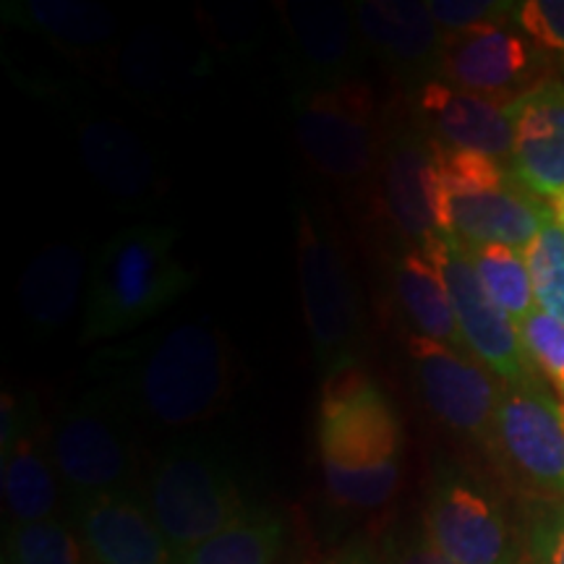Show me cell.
Segmentation results:
<instances>
[{
	"mask_svg": "<svg viewBox=\"0 0 564 564\" xmlns=\"http://www.w3.org/2000/svg\"><path fill=\"white\" fill-rule=\"evenodd\" d=\"M110 390L129 413L162 429L202 426L228 408L236 390V352L209 322H181L110 352Z\"/></svg>",
	"mask_w": 564,
	"mask_h": 564,
	"instance_id": "cell-1",
	"label": "cell"
},
{
	"mask_svg": "<svg viewBox=\"0 0 564 564\" xmlns=\"http://www.w3.org/2000/svg\"><path fill=\"white\" fill-rule=\"evenodd\" d=\"M319 460L329 497L352 510H377L400 484L403 423L398 408L361 366L324 379Z\"/></svg>",
	"mask_w": 564,
	"mask_h": 564,
	"instance_id": "cell-2",
	"label": "cell"
},
{
	"mask_svg": "<svg viewBox=\"0 0 564 564\" xmlns=\"http://www.w3.org/2000/svg\"><path fill=\"white\" fill-rule=\"evenodd\" d=\"M175 225L139 223L100 246L89 267L79 345L131 333L192 291L194 272L175 257Z\"/></svg>",
	"mask_w": 564,
	"mask_h": 564,
	"instance_id": "cell-3",
	"label": "cell"
},
{
	"mask_svg": "<svg viewBox=\"0 0 564 564\" xmlns=\"http://www.w3.org/2000/svg\"><path fill=\"white\" fill-rule=\"evenodd\" d=\"M295 141L316 173L348 192L373 188L384 116L364 79L293 91Z\"/></svg>",
	"mask_w": 564,
	"mask_h": 564,
	"instance_id": "cell-4",
	"label": "cell"
},
{
	"mask_svg": "<svg viewBox=\"0 0 564 564\" xmlns=\"http://www.w3.org/2000/svg\"><path fill=\"white\" fill-rule=\"evenodd\" d=\"M440 160L449 236L465 246L499 243L525 251L552 215L549 202L528 192L505 162L442 144Z\"/></svg>",
	"mask_w": 564,
	"mask_h": 564,
	"instance_id": "cell-5",
	"label": "cell"
},
{
	"mask_svg": "<svg viewBox=\"0 0 564 564\" xmlns=\"http://www.w3.org/2000/svg\"><path fill=\"white\" fill-rule=\"evenodd\" d=\"M295 259L303 316L324 379L358 366L364 319L356 285L333 232L306 204H295Z\"/></svg>",
	"mask_w": 564,
	"mask_h": 564,
	"instance_id": "cell-6",
	"label": "cell"
},
{
	"mask_svg": "<svg viewBox=\"0 0 564 564\" xmlns=\"http://www.w3.org/2000/svg\"><path fill=\"white\" fill-rule=\"evenodd\" d=\"M147 507L178 560L246 518L228 465L199 442L175 444L154 463Z\"/></svg>",
	"mask_w": 564,
	"mask_h": 564,
	"instance_id": "cell-7",
	"label": "cell"
},
{
	"mask_svg": "<svg viewBox=\"0 0 564 564\" xmlns=\"http://www.w3.org/2000/svg\"><path fill=\"white\" fill-rule=\"evenodd\" d=\"M129 408L110 387H95L63 408L47 429V447L74 502L129 491L137 470Z\"/></svg>",
	"mask_w": 564,
	"mask_h": 564,
	"instance_id": "cell-8",
	"label": "cell"
},
{
	"mask_svg": "<svg viewBox=\"0 0 564 564\" xmlns=\"http://www.w3.org/2000/svg\"><path fill=\"white\" fill-rule=\"evenodd\" d=\"M373 194L392 228L411 246L449 236L440 144L421 129L411 110L390 108V116L384 110V141Z\"/></svg>",
	"mask_w": 564,
	"mask_h": 564,
	"instance_id": "cell-9",
	"label": "cell"
},
{
	"mask_svg": "<svg viewBox=\"0 0 564 564\" xmlns=\"http://www.w3.org/2000/svg\"><path fill=\"white\" fill-rule=\"evenodd\" d=\"M415 390L436 421L481 444H494L505 382L468 350L429 337H405Z\"/></svg>",
	"mask_w": 564,
	"mask_h": 564,
	"instance_id": "cell-10",
	"label": "cell"
},
{
	"mask_svg": "<svg viewBox=\"0 0 564 564\" xmlns=\"http://www.w3.org/2000/svg\"><path fill=\"white\" fill-rule=\"evenodd\" d=\"M421 249L436 264L447 285L457 327L470 356H476L505 384L535 382L539 373L528 361L518 324L486 295L468 259V249L455 236H436Z\"/></svg>",
	"mask_w": 564,
	"mask_h": 564,
	"instance_id": "cell-11",
	"label": "cell"
},
{
	"mask_svg": "<svg viewBox=\"0 0 564 564\" xmlns=\"http://www.w3.org/2000/svg\"><path fill=\"white\" fill-rule=\"evenodd\" d=\"M285 37V66L293 91L337 87L361 79L364 42L352 3L340 0H278Z\"/></svg>",
	"mask_w": 564,
	"mask_h": 564,
	"instance_id": "cell-12",
	"label": "cell"
},
{
	"mask_svg": "<svg viewBox=\"0 0 564 564\" xmlns=\"http://www.w3.org/2000/svg\"><path fill=\"white\" fill-rule=\"evenodd\" d=\"M546 55L518 21L444 34L440 82L489 100L512 102L544 82Z\"/></svg>",
	"mask_w": 564,
	"mask_h": 564,
	"instance_id": "cell-13",
	"label": "cell"
},
{
	"mask_svg": "<svg viewBox=\"0 0 564 564\" xmlns=\"http://www.w3.org/2000/svg\"><path fill=\"white\" fill-rule=\"evenodd\" d=\"M426 539L453 564H531L502 507L470 478L447 474L429 497Z\"/></svg>",
	"mask_w": 564,
	"mask_h": 564,
	"instance_id": "cell-14",
	"label": "cell"
},
{
	"mask_svg": "<svg viewBox=\"0 0 564 564\" xmlns=\"http://www.w3.org/2000/svg\"><path fill=\"white\" fill-rule=\"evenodd\" d=\"M494 447L535 491L564 502V403L541 379L505 384Z\"/></svg>",
	"mask_w": 564,
	"mask_h": 564,
	"instance_id": "cell-15",
	"label": "cell"
},
{
	"mask_svg": "<svg viewBox=\"0 0 564 564\" xmlns=\"http://www.w3.org/2000/svg\"><path fill=\"white\" fill-rule=\"evenodd\" d=\"M366 55L379 61L405 95L440 79L444 32L419 0H358L352 3Z\"/></svg>",
	"mask_w": 564,
	"mask_h": 564,
	"instance_id": "cell-16",
	"label": "cell"
},
{
	"mask_svg": "<svg viewBox=\"0 0 564 564\" xmlns=\"http://www.w3.org/2000/svg\"><path fill=\"white\" fill-rule=\"evenodd\" d=\"M507 105L510 102L470 95L440 79L408 95V110L436 144L510 165L512 118Z\"/></svg>",
	"mask_w": 564,
	"mask_h": 564,
	"instance_id": "cell-17",
	"label": "cell"
},
{
	"mask_svg": "<svg viewBox=\"0 0 564 564\" xmlns=\"http://www.w3.org/2000/svg\"><path fill=\"white\" fill-rule=\"evenodd\" d=\"M510 171L528 192L552 202L564 192V79H544L507 105Z\"/></svg>",
	"mask_w": 564,
	"mask_h": 564,
	"instance_id": "cell-18",
	"label": "cell"
},
{
	"mask_svg": "<svg viewBox=\"0 0 564 564\" xmlns=\"http://www.w3.org/2000/svg\"><path fill=\"white\" fill-rule=\"evenodd\" d=\"M74 518L95 564H178L147 499L129 491L100 494L74 502Z\"/></svg>",
	"mask_w": 564,
	"mask_h": 564,
	"instance_id": "cell-19",
	"label": "cell"
},
{
	"mask_svg": "<svg viewBox=\"0 0 564 564\" xmlns=\"http://www.w3.org/2000/svg\"><path fill=\"white\" fill-rule=\"evenodd\" d=\"M76 144L97 186L123 209L144 207L158 196V162L121 121L84 112L76 118Z\"/></svg>",
	"mask_w": 564,
	"mask_h": 564,
	"instance_id": "cell-20",
	"label": "cell"
},
{
	"mask_svg": "<svg viewBox=\"0 0 564 564\" xmlns=\"http://www.w3.org/2000/svg\"><path fill=\"white\" fill-rule=\"evenodd\" d=\"M6 24L51 42L55 51L82 61L110 58L121 47V21L89 0H6Z\"/></svg>",
	"mask_w": 564,
	"mask_h": 564,
	"instance_id": "cell-21",
	"label": "cell"
},
{
	"mask_svg": "<svg viewBox=\"0 0 564 564\" xmlns=\"http://www.w3.org/2000/svg\"><path fill=\"white\" fill-rule=\"evenodd\" d=\"M110 66L126 91L158 108L160 102L175 100V95L199 76L209 74L212 61L207 53L194 51L186 40L171 32L141 30L121 42Z\"/></svg>",
	"mask_w": 564,
	"mask_h": 564,
	"instance_id": "cell-22",
	"label": "cell"
},
{
	"mask_svg": "<svg viewBox=\"0 0 564 564\" xmlns=\"http://www.w3.org/2000/svg\"><path fill=\"white\" fill-rule=\"evenodd\" d=\"M87 253L79 243H51L26 264L17 285L21 319L34 337H53L87 299Z\"/></svg>",
	"mask_w": 564,
	"mask_h": 564,
	"instance_id": "cell-23",
	"label": "cell"
},
{
	"mask_svg": "<svg viewBox=\"0 0 564 564\" xmlns=\"http://www.w3.org/2000/svg\"><path fill=\"white\" fill-rule=\"evenodd\" d=\"M0 489L11 525L42 523L55 518L61 502V476L47 447V429L40 408L13 440L0 447Z\"/></svg>",
	"mask_w": 564,
	"mask_h": 564,
	"instance_id": "cell-24",
	"label": "cell"
},
{
	"mask_svg": "<svg viewBox=\"0 0 564 564\" xmlns=\"http://www.w3.org/2000/svg\"><path fill=\"white\" fill-rule=\"evenodd\" d=\"M394 299L411 324V333L429 340L468 350L463 343L457 316L440 270L421 246H408L392 270Z\"/></svg>",
	"mask_w": 564,
	"mask_h": 564,
	"instance_id": "cell-25",
	"label": "cell"
},
{
	"mask_svg": "<svg viewBox=\"0 0 564 564\" xmlns=\"http://www.w3.org/2000/svg\"><path fill=\"white\" fill-rule=\"evenodd\" d=\"M285 528L270 514H246L209 541L194 546L178 564H274Z\"/></svg>",
	"mask_w": 564,
	"mask_h": 564,
	"instance_id": "cell-26",
	"label": "cell"
},
{
	"mask_svg": "<svg viewBox=\"0 0 564 564\" xmlns=\"http://www.w3.org/2000/svg\"><path fill=\"white\" fill-rule=\"evenodd\" d=\"M465 246V243H463ZM468 259L481 280L484 291L514 324H520L535 308L531 274L523 251L510 246H465Z\"/></svg>",
	"mask_w": 564,
	"mask_h": 564,
	"instance_id": "cell-27",
	"label": "cell"
},
{
	"mask_svg": "<svg viewBox=\"0 0 564 564\" xmlns=\"http://www.w3.org/2000/svg\"><path fill=\"white\" fill-rule=\"evenodd\" d=\"M84 552L79 535L58 518L6 531V564H84Z\"/></svg>",
	"mask_w": 564,
	"mask_h": 564,
	"instance_id": "cell-28",
	"label": "cell"
},
{
	"mask_svg": "<svg viewBox=\"0 0 564 564\" xmlns=\"http://www.w3.org/2000/svg\"><path fill=\"white\" fill-rule=\"evenodd\" d=\"M535 295V308L564 322V230L554 212L523 251Z\"/></svg>",
	"mask_w": 564,
	"mask_h": 564,
	"instance_id": "cell-29",
	"label": "cell"
},
{
	"mask_svg": "<svg viewBox=\"0 0 564 564\" xmlns=\"http://www.w3.org/2000/svg\"><path fill=\"white\" fill-rule=\"evenodd\" d=\"M518 329L528 361L554 387L564 403V322L533 308Z\"/></svg>",
	"mask_w": 564,
	"mask_h": 564,
	"instance_id": "cell-30",
	"label": "cell"
},
{
	"mask_svg": "<svg viewBox=\"0 0 564 564\" xmlns=\"http://www.w3.org/2000/svg\"><path fill=\"white\" fill-rule=\"evenodd\" d=\"M202 19L204 37H207L215 51L232 58H243L259 42V19L257 11L241 3H217L215 11H196Z\"/></svg>",
	"mask_w": 564,
	"mask_h": 564,
	"instance_id": "cell-31",
	"label": "cell"
},
{
	"mask_svg": "<svg viewBox=\"0 0 564 564\" xmlns=\"http://www.w3.org/2000/svg\"><path fill=\"white\" fill-rule=\"evenodd\" d=\"M429 11L444 34L476 30L486 24L518 21L520 3L510 0H432Z\"/></svg>",
	"mask_w": 564,
	"mask_h": 564,
	"instance_id": "cell-32",
	"label": "cell"
},
{
	"mask_svg": "<svg viewBox=\"0 0 564 564\" xmlns=\"http://www.w3.org/2000/svg\"><path fill=\"white\" fill-rule=\"evenodd\" d=\"M518 26L541 51L564 63V0H525L520 3Z\"/></svg>",
	"mask_w": 564,
	"mask_h": 564,
	"instance_id": "cell-33",
	"label": "cell"
},
{
	"mask_svg": "<svg viewBox=\"0 0 564 564\" xmlns=\"http://www.w3.org/2000/svg\"><path fill=\"white\" fill-rule=\"evenodd\" d=\"M531 564H564V502H556L535 518L528 539Z\"/></svg>",
	"mask_w": 564,
	"mask_h": 564,
	"instance_id": "cell-34",
	"label": "cell"
},
{
	"mask_svg": "<svg viewBox=\"0 0 564 564\" xmlns=\"http://www.w3.org/2000/svg\"><path fill=\"white\" fill-rule=\"evenodd\" d=\"M390 564H453V562H449L447 556H444L440 549L426 539V533H423L419 539L408 541L405 546H400Z\"/></svg>",
	"mask_w": 564,
	"mask_h": 564,
	"instance_id": "cell-35",
	"label": "cell"
},
{
	"mask_svg": "<svg viewBox=\"0 0 564 564\" xmlns=\"http://www.w3.org/2000/svg\"><path fill=\"white\" fill-rule=\"evenodd\" d=\"M549 207H552V212H554V217H556V223L562 225V230H564V192L562 194H556L552 202H549Z\"/></svg>",
	"mask_w": 564,
	"mask_h": 564,
	"instance_id": "cell-36",
	"label": "cell"
},
{
	"mask_svg": "<svg viewBox=\"0 0 564 564\" xmlns=\"http://www.w3.org/2000/svg\"><path fill=\"white\" fill-rule=\"evenodd\" d=\"M348 564H379V562H373L371 556H356V560H350Z\"/></svg>",
	"mask_w": 564,
	"mask_h": 564,
	"instance_id": "cell-37",
	"label": "cell"
}]
</instances>
